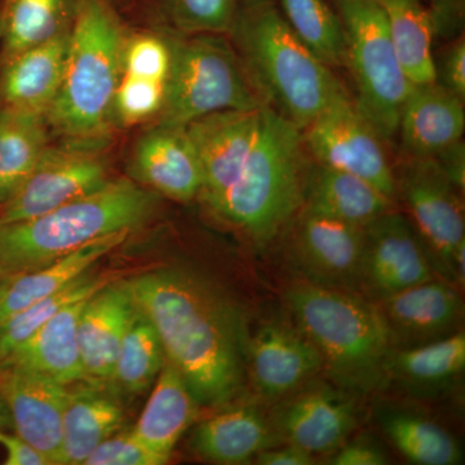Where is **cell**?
Wrapping results in <instances>:
<instances>
[{"mask_svg":"<svg viewBox=\"0 0 465 465\" xmlns=\"http://www.w3.org/2000/svg\"><path fill=\"white\" fill-rule=\"evenodd\" d=\"M313 159L302 131L269 106L240 176L206 206L259 246L282 234L304 204Z\"/></svg>","mask_w":465,"mask_h":465,"instance_id":"obj_4","label":"cell"},{"mask_svg":"<svg viewBox=\"0 0 465 465\" xmlns=\"http://www.w3.org/2000/svg\"><path fill=\"white\" fill-rule=\"evenodd\" d=\"M170 458L158 454L143 442L133 430H119L101 442L84 465H164Z\"/></svg>","mask_w":465,"mask_h":465,"instance_id":"obj_40","label":"cell"},{"mask_svg":"<svg viewBox=\"0 0 465 465\" xmlns=\"http://www.w3.org/2000/svg\"><path fill=\"white\" fill-rule=\"evenodd\" d=\"M436 65V82L450 94L461 101L465 100V41L458 36L440 54Z\"/></svg>","mask_w":465,"mask_h":465,"instance_id":"obj_41","label":"cell"},{"mask_svg":"<svg viewBox=\"0 0 465 465\" xmlns=\"http://www.w3.org/2000/svg\"><path fill=\"white\" fill-rule=\"evenodd\" d=\"M171 45L170 74L158 124L185 127L223 110L265 105L234 45L220 34H193Z\"/></svg>","mask_w":465,"mask_h":465,"instance_id":"obj_7","label":"cell"},{"mask_svg":"<svg viewBox=\"0 0 465 465\" xmlns=\"http://www.w3.org/2000/svg\"><path fill=\"white\" fill-rule=\"evenodd\" d=\"M464 101L434 82L414 85L401 110L400 150L405 158H433L463 139Z\"/></svg>","mask_w":465,"mask_h":465,"instance_id":"obj_21","label":"cell"},{"mask_svg":"<svg viewBox=\"0 0 465 465\" xmlns=\"http://www.w3.org/2000/svg\"><path fill=\"white\" fill-rule=\"evenodd\" d=\"M433 159L439 163L440 170L451 180V183L457 186L459 191L463 192L465 179V148L463 139L442 150Z\"/></svg>","mask_w":465,"mask_h":465,"instance_id":"obj_45","label":"cell"},{"mask_svg":"<svg viewBox=\"0 0 465 465\" xmlns=\"http://www.w3.org/2000/svg\"><path fill=\"white\" fill-rule=\"evenodd\" d=\"M0 446L7 452L5 465H52L50 459L17 434L0 430Z\"/></svg>","mask_w":465,"mask_h":465,"instance_id":"obj_44","label":"cell"},{"mask_svg":"<svg viewBox=\"0 0 465 465\" xmlns=\"http://www.w3.org/2000/svg\"><path fill=\"white\" fill-rule=\"evenodd\" d=\"M229 34L265 105L300 130L347 96L331 67L300 41L274 0L238 7Z\"/></svg>","mask_w":465,"mask_h":465,"instance_id":"obj_2","label":"cell"},{"mask_svg":"<svg viewBox=\"0 0 465 465\" xmlns=\"http://www.w3.org/2000/svg\"><path fill=\"white\" fill-rule=\"evenodd\" d=\"M168 15L189 34H229L238 5L235 0H164Z\"/></svg>","mask_w":465,"mask_h":465,"instance_id":"obj_38","label":"cell"},{"mask_svg":"<svg viewBox=\"0 0 465 465\" xmlns=\"http://www.w3.org/2000/svg\"><path fill=\"white\" fill-rule=\"evenodd\" d=\"M70 27L2 61L0 108L47 116L63 81Z\"/></svg>","mask_w":465,"mask_h":465,"instance_id":"obj_22","label":"cell"},{"mask_svg":"<svg viewBox=\"0 0 465 465\" xmlns=\"http://www.w3.org/2000/svg\"><path fill=\"white\" fill-rule=\"evenodd\" d=\"M286 302L322 369L342 391L366 394L387 384L394 348L378 305L358 293L302 281L287 290Z\"/></svg>","mask_w":465,"mask_h":465,"instance_id":"obj_5","label":"cell"},{"mask_svg":"<svg viewBox=\"0 0 465 465\" xmlns=\"http://www.w3.org/2000/svg\"><path fill=\"white\" fill-rule=\"evenodd\" d=\"M302 208L317 215L363 228L393 210L394 201L354 174L333 170L313 161Z\"/></svg>","mask_w":465,"mask_h":465,"instance_id":"obj_28","label":"cell"},{"mask_svg":"<svg viewBox=\"0 0 465 465\" xmlns=\"http://www.w3.org/2000/svg\"><path fill=\"white\" fill-rule=\"evenodd\" d=\"M363 228L302 208L283 232L291 265L302 282L360 293Z\"/></svg>","mask_w":465,"mask_h":465,"instance_id":"obj_12","label":"cell"},{"mask_svg":"<svg viewBox=\"0 0 465 465\" xmlns=\"http://www.w3.org/2000/svg\"><path fill=\"white\" fill-rule=\"evenodd\" d=\"M136 307L130 281L116 278L84 302L78 341L88 381L112 382L119 347Z\"/></svg>","mask_w":465,"mask_h":465,"instance_id":"obj_20","label":"cell"},{"mask_svg":"<svg viewBox=\"0 0 465 465\" xmlns=\"http://www.w3.org/2000/svg\"><path fill=\"white\" fill-rule=\"evenodd\" d=\"M130 282L167 360L182 372L198 403L231 402L242 385L249 341L235 308L210 284L182 269H157Z\"/></svg>","mask_w":465,"mask_h":465,"instance_id":"obj_1","label":"cell"},{"mask_svg":"<svg viewBox=\"0 0 465 465\" xmlns=\"http://www.w3.org/2000/svg\"><path fill=\"white\" fill-rule=\"evenodd\" d=\"M155 210V193L118 179L35 219L0 224V277L41 268L106 235L136 231Z\"/></svg>","mask_w":465,"mask_h":465,"instance_id":"obj_6","label":"cell"},{"mask_svg":"<svg viewBox=\"0 0 465 465\" xmlns=\"http://www.w3.org/2000/svg\"><path fill=\"white\" fill-rule=\"evenodd\" d=\"M274 432L253 406L238 405L202 421L192 437L198 457L223 465L247 464L262 450L273 448Z\"/></svg>","mask_w":465,"mask_h":465,"instance_id":"obj_26","label":"cell"},{"mask_svg":"<svg viewBox=\"0 0 465 465\" xmlns=\"http://www.w3.org/2000/svg\"><path fill=\"white\" fill-rule=\"evenodd\" d=\"M108 273L97 274L88 272L84 277L70 283L65 289L38 300L14 316L0 323V361L8 357L12 351L27 341L39 327L47 322L67 305L91 298L92 295L114 281Z\"/></svg>","mask_w":465,"mask_h":465,"instance_id":"obj_36","label":"cell"},{"mask_svg":"<svg viewBox=\"0 0 465 465\" xmlns=\"http://www.w3.org/2000/svg\"><path fill=\"white\" fill-rule=\"evenodd\" d=\"M69 390L63 416L61 465L84 464L92 451L124 425V407L106 393V384L84 381Z\"/></svg>","mask_w":465,"mask_h":465,"instance_id":"obj_25","label":"cell"},{"mask_svg":"<svg viewBox=\"0 0 465 465\" xmlns=\"http://www.w3.org/2000/svg\"><path fill=\"white\" fill-rule=\"evenodd\" d=\"M264 106L223 110L183 127L200 161L203 188L198 198L204 203L220 197L240 176L258 140Z\"/></svg>","mask_w":465,"mask_h":465,"instance_id":"obj_14","label":"cell"},{"mask_svg":"<svg viewBox=\"0 0 465 465\" xmlns=\"http://www.w3.org/2000/svg\"><path fill=\"white\" fill-rule=\"evenodd\" d=\"M465 366V336L458 331L420 347L394 349L388 376L416 388L440 387L460 374Z\"/></svg>","mask_w":465,"mask_h":465,"instance_id":"obj_33","label":"cell"},{"mask_svg":"<svg viewBox=\"0 0 465 465\" xmlns=\"http://www.w3.org/2000/svg\"><path fill=\"white\" fill-rule=\"evenodd\" d=\"M382 430L411 463L454 465L461 461L460 448L454 437L423 416L394 412L382 419Z\"/></svg>","mask_w":465,"mask_h":465,"instance_id":"obj_35","label":"cell"},{"mask_svg":"<svg viewBox=\"0 0 465 465\" xmlns=\"http://www.w3.org/2000/svg\"><path fill=\"white\" fill-rule=\"evenodd\" d=\"M100 148L48 145L23 185L2 207L0 224L25 222L97 191L109 182Z\"/></svg>","mask_w":465,"mask_h":465,"instance_id":"obj_10","label":"cell"},{"mask_svg":"<svg viewBox=\"0 0 465 465\" xmlns=\"http://www.w3.org/2000/svg\"><path fill=\"white\" fill-rule=\"evenodd\" d=\"M387 14L391 45L401 69L412 85L436 82L433 39L436 36L430 9L419 0H379Z\"/></svg>","mask_w":465,"mask_h":465,"instance_id":"obj_29","label":"cell"},{"mask_svg":"<svg viewBox=\"0 0 465 465\" xmlns=\"http://www.w3.org/2000/svg\"><path fill=\"white\" fill-rule=\"evenodd\" d=\"M164 362L166 353L157 330L137 305L119 347L112 382L130 394L145 393Z\"/></svg>","mask_w":465,"mask_h":465,"instance_id":"obj_32","label":"cell"},{"mask_svg":"<svg viewBox=\"0 0 465 465\" xmlns=\"http://www.w3.org/2000/svg\"><path fill=\"white\" fill-rule=\"evenodd\" d=\"M357 423L347 391L316 385L296 391L278 411L275 430L291 445L322 455L344 445Z\"/></svg>","mask_w":465,"mask_h":465,"instance_id":"obj_18","label":"cell"},{"mask_svg":"<svg viewBox=\"0 0 465 465\" xmlns=\"http://www.w3.org/2000/svg\"><path fill=\"white\" fill-rule=\"evenodd\" d=\"M200 406L182 372L166 358L134 433L150 449L171 459L177 442L197 420Z\"/></svg>","mask_w":465,"mask_h":465,"instance_id":"obj_27","label":"cell"},{"mask_svg":"<svg viewBox=\"0 0 465 465\" xmlns=\"http://www.w3.org/2000/svg\"><path fill=\"white\" fill-rule=\"evenodd\" d=\"M428 9L436 35H451L463 25L465 0H430V8Z\"/></svg>","mask_w":465,"mask_h":465,"instance_id":"obj_43","label":"cell"},{"mask_svg":"<svg viewBox=\"0 0 465 465\" xmlns=\"http://www.w3.org/2000/svg\"><path fill=\"white\" fill-rule=\"evenodd\" d=\"M124 35L105 0H81L70 27L63 81L48 110V127L64 142L103 148L114 122L124 73Z\"/></svg>","mask_w":465,"mask_h":465,"instance_id":"obj_3","label":"cell"},{"mask_svg":"<svg viewBox=\"0 0 465 465\" xmlns=\"http://www.w3.org/2000/svg\"><path fill=\"white\" fill-rule=\"evenodd\" d=\"M256 463L262 465H312L316 463L313 455L295 445L283 448H269L260 451L255 457Z\"/></svg>","mask_w":465,"mask_h":465,"instance_id":"obj_46","label":"cell"},{"mask_svg":"<svg viewBox=\"0 0 465 465\" xmlns=\"http://www.w3.org/2000/svg\"><path fill=\"white\" fill-rule=\"evenodd\" d=\"M171 60V45L157 35L137 34L131 38H125L122 58L124 74L166 84Z\"/></svg>","mask_w":465,"mask_h":465,"instance_id":"obj_39","label":"cell"},{"mask_svg":"<svg viewBox=\"0 0 465 465\" xmlns=\"http://www.w3.org/2000/svg\"><path fill=\"white\" fill-rule=\"evenodd\" d=\"M81 0H3L0 7L2 61L51 41L72 26Z\"/></svg>","mask_w":465,"mask_h":465,"instance_id":"obj_30","label":"cell"},{"mask_svg":"<svg viewBox=\"0 0 465 465\" xmlns=\"http://www.w3.org/2000/svg\"><path fill=\"white\" fill-rule=\"evenodd\" d=\"M85 302L61 309L0 362L25 367L66 387L87 381L78 341L79 317Z\"/></svg>","mask_w":465,"mask_h":465,"instance_id":"obj_23","label":"cell"},{"mask_svg":"<svg viewBox=\"0 0 465 465\" xmlns=\"http://www.w3.org/2000/svg\"><path fill=\"white\" fill-rule=\"evenodd\" d=\"M246 362L256 391L269 399L293 393L322 370L320 353L307 336L283 323L260 327L247 341Z\"/></svg>","mask_w":465,"mask_h":465,"instance_id":"obj_19","label":"cell"},{"mask_svg":"<svg viewBox=\"0 0 465 465\" xmlns=\"http://www.w3.org/2000/svg\"><path fill=\"white\" fill-rule=\"evenodd\" d=\"M396 183L397 195L405 201L416 232L455 278V258L465 247L461 191L433 158H403Z\"/></svg>","mask_w":465,"mask_h":465,"instance_id":"obj_11","label":"cell"},{"mask_svg":"<svg viewBox=\"0 0 465 465\" xmlns=\"http://www.w3.org/2000/svg\"><path fill=\"white\" fill-rule=\"evenodd\" d=\"M287 25L327 66L344 67V32L329 0H274Z\"/></svg>","mask_w":465,"mask_h":465,"instance_id":"obj_34","label":"cell"},{"mask_svg":"<svg viewBox=\"0 0 465 465\" xmlns=\"http://www.w3.org/2000/svg\"><path fill=\"white\" fill-rule=\"evenodd\" d=\"M302 136L316 163L354 174L397 200L396 171L388 158L387 143L348 94L321 113L302 130Z\"/></svg>","mask_w":465,"mask_h":465,"instance_id":"obj_9","label":"cell"},{"mask_svg":"<svg viewBox=\"0 0 465 465\" xmlns=\"http://www.w3.org/2000/svg\"><path fill=\"white\" fill-rule=\"evenodd\" d=\"M134 182L177 202L200 197L203 174L185 128L158 124L137 140L130 164Z\"/></svg>","mask_w":465,"mask_h":465,"instance_id":"obj_17","label":"cell"},{"mask_svg":"<svg viewBox=\"0 0 465 465\" xmlns=\"http://www.w3.org/2000/svg\"><path fill=\"white\" fill-rule=\"evenodd\" d=\"M45 116L0 108V207L18 191L50 145Z\"/></svg>","mask_w":465,"mask_h":465,"instance_id":"obj_31","label":"cell"},{"mask_svg":"<svg viewBox=\"0 0 465 465\" xmlns=\"http://www.w3.org/2000/svg\"><path fill=\"white\" fill-rule=\"evenodd\" d=\"M338 450V454H335L330 463L335 465H384L390 463L384 451L369 440H354L348 445L344 443Z\"/></svg>","mask_w":465,"mask_h":465,"instance_id":"obj_42","label":"cell"},{"mask_svg":"<svg viewBox=\"0 0 465 465\" xmlns=\"http://www.w3.org/2000/svg\"><path fill=\"white\" fill-rule=\"evenodd\" d=\"M433 278L427 246L405 215L393 208L363 228L360 293L376 302Z\"/></svg>","mask_w":465,"mask_h":465,"instance_id":"obj_13","label":"cell"},{"mask_svg":"<svg viewBox=\"0 0 465 465\" xmlns=\"http://www.w3.org/2000/svg\"><path fill=\"white\" fill-rule=\"evenodd\" d=\"M133 232H119L85 244L41 268L7 277L0 299V323L43 298L65 289L124 244Z\"/></svg>","mask_w":465,"mask_h":465,"instance_id":"obj_24","label":"cell"},{"mask_svg":"<svg viewBox=\"0 0 465 465\" xmlns=\"http://www.w3.org/2000/svg\"><path fill=\"white\" fill-rule=\"evenodd\" d=\"M5 282H7V277H0V299H2L3 291H5Z\"/></svg>","mask_w":465,"mask_h":465,"instance_id":"obj_49","label":"cell"},{"mask_svg":"<svg viewBox=\"0 0 465 465\" xmlns=\"http://www.w3.org/2000/svg\"><path fill=\"white\" fill-rule=\"evenodd\" d=\"M394 349L420 347L458 332L463 302L454 287L433 280L375 302Z\"/></svg>","mask_w":465,"mask_h":465,"instance_id":"obj_16","label":"cell"},{"mask_svg":"<svg viewBox=\"0 0 465 465\" xmlns=\"http://www.w3.org/2000/svg\"><path fill=\"white\" fill-rule=\"evenodd\" d=\"M235 2H237L238 7H242V5H255V3L262 2V0H235Z\"/></svg>","mask_w":465,"mask_h":465,"instance_id":"obj_48","label":"cell"},{"mask_svg":"<svg viewBox=\"0 0 465 465\" xmlns=\"http://www.w3.org/2000/svg\"><path fill=\"white\" fill-rule=\"evenodd\" d=\"M164 94V82L122 73L113 105L115 124L130 127L158 116L163 108Z\"/></svg>","mask_w":465,"mask_h":465,"instance_id":"obj_37","label":"cell"},{"mask_svg":"<svg viewBox=\"0 0 465 465\" xmlns=\"http://www.w3.org/2000/svg\"><path fill=\"white\" fill-rule=\"evenodd\" d=\"M344 32L345 63L354 105L384 143L397 137L401 110L414 85L403 74L379 0H331Z\"/></svg>","mask_w":465,"mask_h":465,"instance_id":"obj_8","label":"cell"},{"mask_svg":"<svg viewBox=\"0 0 465 465\" xmlns=\"http://www.w3.org/2000/svg\"><path fill=\"white\" fill-rule=\"evenodd\" d=\"M5 403H3V401L0 400V428H2V425L5 423Z\"/></svg>","mask_w":465,"mask_h":465,"instance_id":"obj_47","label":"cell"},{"mask_svg":"<svg viewBox=\"0 0 465 465\" xmlns=\"http://www.w3.org/2000/svg\"><path fill=\"white\" fill-rule=\"evenodd\" d=\"M69 388L25 367L0 362V400L17 436L61 465L63 416Z\"/></svg>","mask_w":465,"mask_h":465,"instance_id":"obj_15","label":"cell"}]
</instances>
